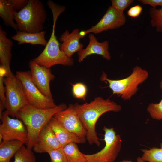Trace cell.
I'll use <instances>...</instances> for the list:
<instances>
[{
	"mask_svg": "<svg viewBox=\"0 0 162 162\" xmlns=\"http://www.w3.org/2000/svg\"><path fill=\"white\" fill-rule=\"evenodd\" d=\"M78 116L87 131L86 140L90 145L95 144L100 147V139L96 131V125L100 117L109 111L118 112L122 109L121 105L110 98L105 99L97 97L89 103L82 104H74Z\"/></svg>",
	"mask_w": 162,
	"mask_h": 162,
	"instance_id": "obj_1",
	"label": "cell"
},
{
	"mask_svg": "<svg viewBox=\"0 0 162 162\" xmlns=\"http://www.w3.org/2000/svg\"><path fill=\"white\" fill-rule=\"evenodd\" d=\"M67 107L64 103L47 109L38 108L28 104L20 110L16 117L22 122L27 129L28 148H33L40 133L54 115Z\"/></svg>",
	"mask_w": 162,
	"mask_h": 162,
	"instance_id": "obj_2",
	"label": "cell"
},
{
	"mask_svg": "<svg viewBox=\"0 0 162 162\" xmlns=\"http://www.w3.org/2000/svg\"><path fill=\"white\" fill-rule=\"evenodd\" d=\"M47 5L52 13L53 24L50 38L42 52L32 60L39 65L50 68L53 66L60 64L71 66L74 63L73 59L66 56L61 50L59 44L55 35L56 24L59 15L65 10L64 6L48 0Z\"/></svg>",
	"mask_w": 162,
	"mask_h": 162,
	"instance_id": "obj_3",
	"label": "cell"
},
{
	"mask_svg": "<svg viewBox=\"0 0 162 162\" xmlns=\"http://www.w3.org/2000/svg\"><path fill=\"white\" fill-rule=\"evenodd\" d=\"M43 4L39 0H29L26 6L15 14L14 20L18 30L30 33L43 31L46 18Z\"/></svg>",
	"mask_w": 162,
	"mask_h": 162,
	"instance_id": "obj_4",
	"label": "cell"
},
{
	"mask_svg": "<svg viewBox=\"0 0 162 162\" xmlns=\"http://www.w3.org/2000/svg\"><path fill=\"white\" fill-rule=\"evenodd\" d=\"M148 72L139 66L133 69L132 73L128 77L119 80H112L107 78L104 72L100 77L102 81L107 82L113 94H116L124 100H127L137 92L138 86L148 78Z\"/></svg>",
	"mask_w": 162,
	"mask_h": 162,
	"instance_id": "obj_5",
	"label": "cell"
},
{
	"mask_svg": "<svg viewBox=\"0 0 162 162\" xmlns=\"http://www.w3.org/2000/svg\"><path fill=\"white\" fill-rule=\"evenodd\" d=\"M5 107L10 116L16 117L20 110L28 104L19 79L13 74L4 77Z\"/></svg>",
	"mask_w": 162,
	"mask_h": 162,
	"instance_id": "obj_6",
	"label": "cell"
},
{
	"mask_svg": "<svg viewBox=\"0 0 162 162\" xmlns=\"http://www.w3.org/2000/svg\"><path fill=\"white\" fill-rule=\"evenodd\" d=\"M104 138L105 143L104 148L97 153L84 154L86 162H114L120 152L122 146L120 135L117 134L113 128L104 126Z\"/></svg>",
	"mask_w": 162,
	"mask_h": 162,
	"instance_id": "obj_7",
	"label": "cell"
},
{
	"mask_svg": "<svg viewBox=\"0 0 162 162\" xmlns=\"http://www.w3.org/2000/svg\"><path fill=\"white\" fill-rule=\"evenodd\" d=\"M16 76L22 84L28 104L35 107L47 109L56 107L53 98L44 95L32 81L29 71H18Z\"/></svg>",
	"mask_w": 162,
	"mask_h": 162,
	"instance_id": "obj_8",
	"label": "cell"
},
{
	"mask_svg": "<svg viewBox=\"0 0 162 162\" xmlns=\"http://www.w3.org/2000/svg\"><path fill=\"white\" fill-rule=\"evenodd\" d=\"M1 120L2 123L0 125V134L3 141L17 140L26 144L28 132L21 120L11 118L6 110L4 112Z\"/></svg>",
	"mask_w": 162,
	"mask_h": 162,
	"instance_id": "obj_9",
	"label": "cell"
},
{
	"mask_svg": "<svg viewBox=\"0 0 162 162\" xmlns=\"http://www.w3.org/2000/svg\"><path fill=\"white\" fill-rule=\"evenodd\" d=\"M53 117L69 132L76 135L83 143L86 142L87 131L78 116L74 105L70 104L66 109L56 113Z\"/></svg>",
	"mask_w": 162,
	"mask_h": 162,
	"instance_id": "obj_10",
	"label": "cell"
},
{
	"mask_svg": "<svg viewBox=\"0 0 162 162\" xmlns=\"http://www.w3.org/2000/svg\"><path fill=\"white\" fill-rule=\"evenodd\" d=\"M126 21L123 12L111 5L96 24L84 31L86 35L92 32L98 34L104 31L120 28L125 24Z\"/></svg>",
	"mask_w": 162,
	"mask_h": 162,
	"instance_id": "obj_11",
	"label": "cell"
},
{
	"mask_svg": "<svg viewBox=\"0 0 162 162\" xmlns=\"http://www.w3.org/2000/svg\"><path fill=\"white\" fill-rule=\"evenodd\" d=\"M29 67L31 79L34 84L44 95L53 98L50 83L54 79L55 76L52 74L50 68L40 66L33 60L30 61Z\"/></svg>",
	"mask_w": 162,
	"mask_h": 162,
	"instance_id": "obj_12",
	"label": "cell"
},
{
	"mask_svg": "<svg viewBox=\"0 0 162 162\" xmlns=\"http://www.w3.org/2000/svg\"><path fill=\"white\" fill-rule=\"evenodd\" d=\"M61 147H62L48 123L40 133L33 148L35 152L41 153H48Z\"/></svg>",
	"mask_w": 162,
	"mask_h": 162,
	"instance_id": "obj_13",
	"label": "cell"
},
{
	"mask_svg": "<svg viewBox=\"0 0 162 162\" xmlns=\"http://www.w3.org/2000/svg\"><path fill=\"white\" fill-rule=\"evenodd\" d=\"M88 37L89 42L86 48L78 52V62H81L88 56L92 54L100 55L107 60H110L111 56L108 50V41L99 42L92 34H89Z\"/></svg>",
	"mask_w": 162,
	"mask_h": 162,
	"instance_id": "obj_14",
	"label": "cell"
},
{
	"mask_svg": "<svg viewBox=\"0 0 162 162\" xmlns=\"http://www.w3.org/2000/svg\"><path fill=\"white\" fill-rule=\"evenodd\" d=\"M79 29L76 28L70 33L66 30L59 38L62 43L60 45L61 51L66 56L72 58L73 55L83 49V45L80 41L82 38L80 34Z\"/></svg>",
	"mask_w": 162,
	"mask_h": 162,
	"instance_id": "obj_15",
	"label": "cell"
},
{
	"mask_svg": "<svg viewBox=\"0 0 162 162\" xmlns=\"http://www.w3.org/2000/svg\"><path fill=\"white\" fill-rule=\"evenodd\" d=\"M13 44L12 41L7 37L6 31L0 27V69L5 72L4 77L13 74L10 65L11 59V49Z\"/></svg>",
	"mask_w": 162,
	"mask_h": 162,
	"instance_id": "obj_16",
	"label": "cell"
},
{
	"mask_svg": "<svg viewBox=\"0 0 162 162\" xmlns=\"http://www.w3.org/2000/svg\"><path fill=\"white\" fill-rule=\"evenodd\" d=\"M49 123L62 147L71 142L83 143L76 135L69 132L53 117L51 119Z\"/></svg>",
	"mask_w": 162,
	"mask_h": 162,
	"instance_id": "obj_17",
	"label": "cell"
},
{
	"mask_svg": "<svg viewBox=\"0 0 162 162\" xmlns=\"http://www.w3.org/2000/svg\"><path fill=\"white\" fill-rule=\"evenodd\" d=\"M45 36V32L44 31L38 33H30L18 30L11 38L17 41L19 45L29 43L32 45H40L45 46L47 42Z\"/></svg>",
	"mask_w": 162,
	"mask_h": 162,
	"instance_id": "obj_18",
	"label": "cell"
},
{
	"mask_svg": "<svg viewBox=\"0 0 162 162\" xmlns=\"http://www.w3.org/2000/svg\"><path fill=\"white\" fill-rule=\"evenodd\" d=\"M24 143L20 141H3L0 143V162H11L10 160Z\"/></svg>",
	"mask_w": 162,
	"mask_h": 162,
	"instance_id": "obj_19",
	"label": "cell"
},
{
	"mask_svg": "<svg viewBox=\"0 0 162 162\" xmlns=\"http://www.w3.org/2000/svg\"><path fill=\"white\" fill-rule=\"evenodd\" d=\"M15 11L10 0H0V16L2 19L4 24L10 26L18 31L16 25L14 21Z\"/></svg>",
	"mask_w": 162,
	"mask_h": 162,
	"instance_id": "obj_20",
	"label": "cell"
},
{
	"mask_svg": "<svg viewBox=\"0 0 162 162\" xmlns=\"http://www.w3.org/2000/svg\"><path fill=\"white\" fill-rule=\"evenodd\" d=\"M68 162H86L84 153L79 150L77 143L71 142L63 147Z\"/></svg>",
	"mask_w": 162,
	"mask_h": 162,
	"instance_id": "obj_21",
	"label": "cell"
},
{
	"mask_svg": "<svg viewBox=\"0 0 162 162\" xmlns=\"http://www.w3.org/2000/svg\"><path fill=\"white\" fill-rule=\"evenodd\" d=\"M159 148L153 147L148 149H142L143 153L141 158L144 162H162V142Z\"/></svg>",
	"mask_w": 162,
	"mask_h": 162,
	"instance_id": "obj_22",
	"label": "cell"
},
{
	"mask_svg": "<svg viewBox=\"0 0 162 162\" xmlns=\"http://www.w3.org/2000/svg\"><path fill=\"white\" fill-rule=\"evenodd\" d=\"M14 157V162H36V158L33 152L24 144L17 151Z\"/></svg>",
	"mask_w": 162,
	"mask_h": 162,
	"instance_id": "obj_23",
	"label": "cell"
},
{
	"mask_svg": "<svg viewBox=\"0 0 162 162\" xmlns=\"http://www.w3.org/2000/svg\"><path fill=\"white\" fill-rule=\"evenodd\" d=\"M149 14L151 18V24L152 27L155 28L157 31L162 32V8L158 9L150 8Z\"/></svg>",
	"mask_w": 162,
	"mask_h": 162,
	"instance_id": "obj_24",
	"label": "cell"
},
{
	"mask_svg": "<svg viewBox=\"0 0 162 162\" xmlns=\"http://www.w3.org/2000/svg\"><path fill=\"white\" fill-rule=\"evenodd\" d=\"M160 86L162 89V80L160 83ZM147 111L151 117L157 120L162 119V99L158 103H150L147 107Z\"/></svg>",
	"mask_w": 162,
	"mask_h": 162,
	"instance_id": "obj_25",
	"label": "cell"
},
{
	"mask_svg": "<svg viewBox=\"0 0 162 162\" xmlns=\"http://www.w3.org/2000/svg\"><path fill=\"white\" fill-rule=\"evenodd\" d=\"M72 86V93L75 98L85 100L88 92L86 86L84 83L78 82L71 84Z\"/></svg>",
	"mask_w": 162,
	"mask_h": 162,
	"instance_id": "obj_26",
	"label": "cell"
},
{
	"mask_svg": "<svg viewBox=\"0 0 162 162\" xmlns=\"http://www.w3.org/2000/svg\"><path fill=\"white\" fill-rule=\"evenodd\" d=\"M47 153L50 156L51 162H68L63 147L52 150Z\"/></svg>",
	"mask_w": 162,
	"mask_h": 162,
	"instance_id": "obj_27",
	"label": "cell"
},
{
	"mask_svg": "<svg viewBox=\"0 0 162 162\" xmlns=\"http://www.w3.org/2000/svg\"><path fill=\"white\" fill-rule=\"evenodd\" d=\"M133 0H112V6L119 11L123 12L124 10L134 2Z\"/></svg>",
	"mask_w": 162,
	"mask_h": 162,
	"instance_id": "obj_28",
	"label": "cell"
},
{
	"mask_svg": "<svg viewBox=\"0 0 162 162\" xmlns=\"http://www.w3.org/2000/svg\"><path fill=\"white\" fill-rule=\"evenodd\" d=\"M4 74L2 71H0V100L5 106V88L4 83Z\"/></svg>",
	"mask_w": 162,
	"mask_h": 162,
	"instance_id": "obj_29",
	"label": "cell"
},
{
	"mask_svg": "<svg viewBox=\"0 0 162 162\" xmlns=\"http://www.w3.org/2000/svg\"><path fill=\"white\" fill-rule=\"evenodd\" d=\"M29 0H10L14 10L18 12L22 9L28 4Z\"/></svg>",
	"mask_w": 162,
	"mask_h": 162,
	"instance_id": "obj_30",
	"label": "cell"
},
{
	"mask_svg": "<svg viewBox=\"0 0 162 162\" xmlns=\"http://www.w3.org/2000/svg\"><path fill=\"white\" fill-rule=\"evenodd\" d=\"M142 10V7L140 5H136L131 8L128 11V15L133 18L138 16Z\"/></svg>",
	"mask_w": 162,
	"mask_h": 162,
	"instance_id": "obj_31",
	"label": "cell"
},
{
	"mask_svg": "<svg viewBox=\"0 0 162 162\" xmlns=\"http://www.w3.org/2000/svg\"><path fill=\"white\" fill-rule=\"evenodd\" d=\"M138 1L144 4H148L155 8L157 6L162 8V0H139Z\"/></svg>",
	"mask_w": 162,
	"mask_h": 162,
	"instance_id": "obj_32",
	"label": "cell"
},
{
	"mask_svg": "<svg viewBox=\"0 0 162 162\" xmlns=\"http://www.w3.org/2000/svg\"><path fill=\"white\" fill-rule=\"evenodd\" d=\"M5 108V106L0 101V118L1 119L2 117V114L4 112H3V110Z\"/></svg>",
	"mask_w": 162,
	"mask_h": 162,
	"instance_id": "obj_33",
	"label": "cell"
},
{
	"mask_svg": "<svg viewBox=\"0 0 162 162\" xmlns=\"http://www.w3.org/2000/svg\"><path fill=\"white\" fill-rule=\"evenodd\" d=\"M137 162H145L142 160L140 157H138L137 158Z\"/></svg>",
	"mask_w": 162,
	"mask_h": 162,
	"instance_id": "obj_34",
	"label": "cell"
},
{
	"mask_svg": "<svg viewBox=\"0 0 162 162\" xmlns=\"http://www.w3.org/2000/svg\"><path fill=\"white\" fill-rule=\"evenodd\" d=\"M120 162H133V161L130 160H124Z\"/></svg>",
	"mask_w": 162,
	"mask_h": 162,
	"instance_id": "obj_35",
	"label": "cell"
}]
</instances>
